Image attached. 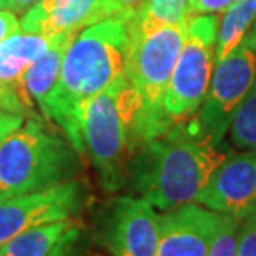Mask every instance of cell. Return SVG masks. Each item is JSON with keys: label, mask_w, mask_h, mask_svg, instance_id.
I'll return each instance as SVG.
<instances>
[{"label": "cell", "mask_w": 256, "mask_h": 256, "mask_svg": "<svg viewBox=\"0 0 256 256\" xmlns=\"http://www.w3.org/2000/svg\"><path fill=\"white\" fill-rule=\"evenodd\" d=\"M226 153L204 133L196 120L173 125L150 140L128 162L126 185L155 210L166 212L196 202L213 170Z\"/></svg>", "instance_id": "obj_1"}, {"label": "cell", "mask_w": 256, "mask_h": 256, "mask_svg": "<svg viewBox=\"0 0 256 256\" xmlns=\"http://www.w3.org/2000/svg\"><path fill=\"white\" fill-rule=\"evenodd\" d=\"M128 45L126 18L110 17L78 32L66 48L58 82L42 114L62 128L78 153L82 106L124 76Z\"/></svg>", "instance_id": "obj_2"}, {"label": "cell", "mask_w": 256, "mask_h": 256, "mask_svg": "<svg viewBox=\"0 0 256 256\" xmlns=\"http://www.w3.org/2000/svg\"><path fill=\"white\" fill-rule=\"evenodd\" d=\"M142 96L124 75L80 110V146L98 173L105 192L126 186L128 162L135 153V120Z\"/></svg>", "instance_id": "obj_3"}, {"label": "cell", "mask_w": 256, "mask_h": 256, "mask_svg": "<svg viewBox=\"0 0 256 256\" xmlns=\"http://www.w3.org/2000/svg\"><path fill=\"white\" fill-rule=\"evenodd\" d=\"M78 172V152L38 118L0 142V200L74 180Z\"/></svg>", "instance_id": "obj_4"}, {"label": "cell", "mask_w": 256, "mask_h": 256, "mask_svg": "<svg viewBox=\"0 0 256 256\" xmlns=\"http://www.w3.org/2000/svg\"><path fill=\"white\" fill-rule=\"evenodd\" d=\"M185 35L186 22L148 34L130 35L124 75L142 96V106L133 130L135 152L173 126L163 110V98L180 57Z\"/></svg>", "instance_id": "obj_5"}, {"label": "cell", "mask_w": 256, "mask_h": 256, "mask_svg": "<svg viewBox=\"0 0 256 256\" xmlns=\"http://www.w3.org/2000/svg\"><path fill=\"white\" fill-rule=\"evenodd\" d=\"M218 15H194L186 20V35L163 98L172 125L198 114L206 96L216 48Z\"/></svg>", "instance_id": "obj_6"}, {"label": "cell", "mask_w": 256, "mask_h": 256, "mask_svg": "<svg viewBox=\"0 0 256 256\" xmlns=\"http://www.w3.org/2000/svg\"><path fill=\"white\" fill-rule=\"evenodd\" d=\"M254 80L256 52L244 37L242 44L216 64L203 105L193 116L218 146L223 145L234 112L248 95Z\"/></svg>", "instance_id": "obj_7"}, {"label": "cell", "mask_w": 256, "mask_h": 256, "mask_svg": "<svg viewBox=\"0 0 256 256\" xmlns=\"http://www.w3.org/2000/svg\"><path fill=\"white\" fill-rule=\"evenodd\" d=\"M90 202L86 186L80 180L0 200V244L10 238L44 226V224L76 220Z\"/></svg>", "instance_id": "obj_8"}, {"label": "cell", "mask_w": 256, "mask_h": 256, "mask_svg": "<svg viewBox=\"0 0 256 256\" xmlns=\"http://www.w3.org/2000/svg\"><path fill=\"white\" fill-rule=\"evenodd\" d=\"M95 242L108 256H156L158 213L140 196H116L96 216Z\"/></svg>", "instance_id": "obj_9"}, {"label": "cell", "mask_w": 256, "mask_h": 256, "mask_svg": "<svg viewBox=\"0 0 256 256\" xmlns=\"http://www.w3.org/2000/svg\"><path fill=\"white\" fill-rule=\"evenodd\" d=\"M196 203L242 222L256 208V150L224 156L200 192Z\"/></svg>", "instance_id": "obj_10"}, {"label": "cell", "mask_w": 256, "mask_h": 256, "mask_svg": "<svg viewBox=\"0 0 256 256\" xmlns=\"http://www.w3.org/2000/svg\"><path fill=\"white\" fill-rule=\"evenodd\" d=\"M54 38L18 30L0 42V106L4 110L24 118L34 115V100L24 84V75Z\"/></svg>", "instance_id": "obj_11"}, {"label": "cell", "mask_w": 256, "mask_h": 256, "mask_svg": "<svg viewBox=\"0 0 256 256\" xmlns=\"http://www.w3.org/2000/svg\"><path fill=\"white\" fill-rule=\"evenodd\" d=\"M220 213L185 203L158 214L156 256H208Z\"/></svg>", "instance_id": "obj_12"}, {"label": "cell", "mask_w": 256, "mask_h": 256, "mask_svg": "<svg viewBox=\"0 0 256 256\" xmlns=\"http://www.w3.org/2000/svg\"><path fill=\"white\" fill-rule=\"evenodd\" d=\"M116 17L112 0H40L20 20L24 32L58 37Z\"/></svg>", "instance_id": "obj_13"}, {"label": "cell", "mask_w": 256, "mask_h": 256, "mask_svg": "<svg viewBox=\"0 0 256 256\" xmlns=\"http://www.w3.org/2000/svg\"><path fill=\"white\" fill-rule=\"evenodd\" d=\"M76 34H64L55 37L52 45L25 72L24 84L27 86L30 98L35 102V105L40 110L44 108L48 95L52 94L54 86L57 85L65 52Z\"/></svg>", "instance_id": "obj_14"}, {"label": "cell", "mask_w": 256, "mask_h": 256, "mask_svg": "<svg viewBox=\"0 0 256 256\" xmlns=\"http://www.w3.org/2000/svg\"><path fill=\"white\" fill-rule=\"evenodd\" d=\"M190 18V0H143L128 22V34H148Z\"/></svg>", "instance_id": "obj_15"}, {"label": "cell", "mask_w": 256, "mask_h": 256, "mask_svg": "<svg viewBox=\"0 0 256 256\" xmlns=\"http://www.w3.org/2000/svg\"><path fill=\"white\" fill-rule=\"evenodd\" d=\"M256 18V0H236L224 10L218 22L214 62L223 60L232 50L244 40Z\"/></svg>", "instance_id": "obj_16"}, {"label": "cell", "mask_w": 256, "mask_h": 256, "mask_svg": "<svg viewBox=\"0 0 256 256\" xmlns=\"http://www.w3.org/2000/svg\"><path fill=\"white\" fill-rule=\"evenodd\" d=\"M78 220H64L27 230L0 244V256H48L58 240Z\"/></svg>", "instance_id": "obj_17"}, {"label": "cell", "mask_w": 256, "mask_h": 256, "mask_svg": "<svg viewBox=\"0 0 256 256\" xmlns=\"http://www.w3.org/2000/svg\"><path fill=\"white\" fill-rule=\"evenodd\" d=\"M228 133L233 146L240 152L256 150V80L234 112Z\"/></svg>", "instance_id": "obj_18"}, {"label": "cell", "mask_w": 256, "mask_h": 256, "mask_svg": "<svg viewBox=\"0 0 256 256\" xmlns=\"http://www.w3.org/2000/svg\"><path fill=\"white\" fill-rule=\"evenodd\" d=\"M240 220L220 213L216 230L210 243L208 256H236Z\"/></svg>", "instance_id": "obj_19"}, {"label": "cell", "mask_w": 256, "mask_h": 256, "mask_svg": "<svg viewBox=\"0 0 256 256\" xmlns=\"http://www.w3.org/2000/svg\"><path fill=\"white\" fill-rule=\"evenodd\" d=\"M86 253V238L84 226L76 222L68 232H66L48 256H84Z\"/></svg>", "instance_id": "obj_20"}, {"label": "cell", "mask_w": 256, "mask_h": 256, "mask_svg": "<svg viewBox=\"0 0 256 256\" xmlns=\"http://www.w3.org/2000/svg\"><path fill=\"white\" fill-rule=\"evenodd\" d=\"M236 256H256V208L240 222Z\"/></svg>", "instance_id": "obj_21"}, {"label": "cell", "mask_w": 256, "mask_h": 256, "mask_svg": "<svg viewBox=\"0 0 256 256\" xmlns=\"http://www.w3.org/2000/svg\"><path fill=\"white\" fill-rule=\"evenodd\" d=\"M236 0H190V14L194 15H218L224 12Z\"/></svg>", "instance_id": "obj_22"}, {"label": "cell", "mask_w": 256, "mask_h": 256, "mask_svg": "<svg viewBox=\"0 0 256 256\" xmlns=\"http://www.w3.org/2000/svg\"><path fill=\"white\" fill-rule=\"evenodd\" d=\"M24 124V116L10 114L0 106V142L5 140L10 133L15 132L17 128Z\"/></svg>", "instance_id": "obj_23"}, {"label": "cell", "mask_w": 256, "mask_h": 256, "mask_svg": "<svg viewBox=\"0 0 256 256\" xmlns=\"http://www.w3.org/2000/svg\"><path fill=\"white\" fill-rule=\"evenodd\" d=\"M18 30L22 28H20V22L15 17V14L8 12V10H0V42Z\"/></svg>", "instance_id": "obj_24"}, {"label": "cell", "mask_w": 256, "mask_h": 256, "mask_svg": "<svg viewBox=\"0 0 256 256\" xmlns=\"http://www.w3.org/2000/svg\"><path fill=\"white\" fill-rule=\"evenodd\" d=\"M116 12V17H124V18H130L133 14L140 8V5L143 4V0H112Z\"/></svg>", "instance_id": "obj_25"}, {"label": "cell", "mask_w": 256, "mask_h": 256, "mask_svg": "<svg viewBox=\"0 0 256 256\" xmlns=\"http://www.w3.org/2000/svg\"><path fill=\"white\" fill-rule=\"evenodd\" d=\"M40 0H0V10H8L12 14L28 12Z\"/></svg>", "instance_id": "obj_26"}, {"label": "cell", "mask_w": 256, "mask_h": 256, "mask_svg": "<svg viewBox=\"0 0 256 256\" xmlns=\"http://www.w3.org/2000/svg\"><path fill=\"white\" fill-rule=\"evenodd\" d=\"M246 38H248L250 45L253 47V50L256 52V18H254V25L252 27V30H250V34L246 35Z\"/></svg>", "instance_id": "obj_27"}, {"label": "cell", "mask_w": 256, "mask_h": 256, "mask_svg": "<svg viewBox=\"0 0 256 256\" xmlns=\"http://www.w3.org/2000/svg\"><path fill=\"white\" fill-rule=\"evenodd\" d=\"M88 256H104V254H96V253H94V254H88Z\"/></svg>", "instance_id": "obj_28"}]
</instances>
